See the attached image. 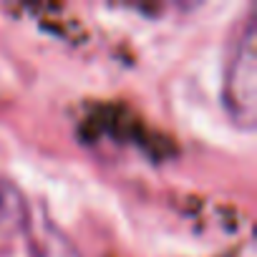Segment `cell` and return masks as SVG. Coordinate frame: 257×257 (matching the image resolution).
Wrapping results in <instances>:
<instances>
[{
	"instance_id": "cell-2",
	"label": "cell",
	"mask_w": 257,
	"mask_h": 257,
	"mask_svg": "<svg viewBox=\"0 0 257 257\" xmlns=\"http://www.w3.org/2000/svg\"><path fill=\"white\" fill-rule=\"evenodd\" d=\"M23 234L28 237L33 257H83L56 224H51L48 219H36L33 212L28 217Z\"/></svg>"
},
{
	"instance_id": "cell-1",
	"label": "cell",
	"mask_w": 257,
	"mask_h": 257,
	"mask_svg": "<svg viewBox=\"0 0 257 257\" xmlns=\"http://www.w3.org/2000/svg\"><path fill=\"white\" fill-rule=\"evenodd\" d=\"M257 21L254 13L244 18V23L237 31V38L232 43L227 68H224V86H222V101L229 113V118L239 128L254 126V106H257Z\"/></svg>"
},
{
	"instance_id": "cell-3",
	"label": "cell",
	"mask_w": 257,
	"mask_h": 257,
	"mask_svg": "<svg viewBox=\"0 0 257 257\" xmlns=\"http://www.w3.org/2000/svg\"><path fill=\"white\" fill-rule=\"evenodd\" d=\"M31 217V207L23 192L6 177L0 174V237H11L23 232Z\"/></svg>"
}]
</instances>
